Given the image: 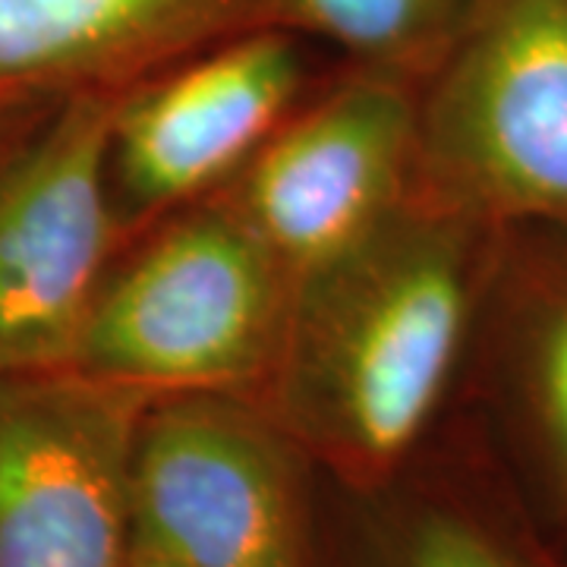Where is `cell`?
<instances>
[{
    "instance_id": "obj_1",
    "label": "cell",
    "mask_w": 567,
    "mask_h": 567,
    "mask_svg": "<svg viewBox=\"0 0 567 567\" xmlns=\"http://www.w3.org/2000/svg\"><path fill=\"white\" fill-rule=\"evenodd\" d=\"M470 224L410 199L297 281L268 410L360 492L394 480L445 398L470 312Z\"/></svg>"
},
{
    "instance_id": "obj_2",
    "label": "cell",
    "mask_w": 567,
    "mask_h": 567,
    "mask_svg": "<svg viewBox=\"0 0 567 567\" xmlns=\"http://www.w3.org/2000/svg\"><path fill=\"white\" fill-rule=\"evenodd\" d=\"M297 278L227 203L167 227L92 306L76 369L155 394L268 382Z\"/></svg>"
},
{
    "instance_id": "obj_3",
    "label": "cell",
    "mask_w": 567,
    "mask_h": 567,
    "mask_svg": "<svg viewBox=\"0 0 567 567\" xmlns=\"http://www.w3.org/2000/svg\"><path fill=\"white\" fill-rule=\"evenodd\" d=\"M416 186L466 221H567V0H492L420 102Z\"/></svg>"
},
{
    "instance_id": "obj_4",
    "label": "cell",
    "mask_w": 567,
    "mask_h": 567,
    "mask_svg": "<svg viewBox=\"0 0 567 567\" xmlns=\"http://www.w3.org/2000/svg\"><path fill=\"white\" fill-rule=\"evenodd\" d=\"M133 548L174 567H319L306 451L244 391L158 394L130 473Z\"/></svg>"
},
{
    "instance_id": "obj_5",
    "label": "cell",
    "mask_w": 567,
    "mask_h": 567,
    "mask_svg": "<svg viewBox=\"0 0 567 567\" xmlns=\"http://www.w3.org/2000/svg\"><path fill=\"white\" fill-rule=\"evenodd\" d=\"M155 391L44 369L0 375V567L130 565V473Z\"/></svg>"
},
{
    "instance_id": "obj_6",
    "label": "cell",
    "mask_w": 567,
    "mask_h": 567,
    "mask_svg": "<svg viewBox=\"0 0 567 567\" xmlns=\"http://www.w3.org/2000/svg\"><path fill=\"white\" fill-rule=\"evenodd\" d=\"M117 102L82 89L0 171V375L76 365L114 240Z\"/></svg>"
},
{
    "instance_id": "obj_7",
    "label": "cell",
    "mask_w": 567,
    "mask_h": 567,
    "mask_svg": "<svg viewBox=\"0 0 567 567\" xmlns=\"http://www.w3.org/2000/svg\"><path fill=\"white\" fill-rule=\"evenodd\" d=\"M416 152L420 102L406 76L365 66L265 140L240 167L230 205L300 281L413 199Z\"/></svg>"
},
{
    "instance_id": "obj_8",
    "label": "cell",
    "mask_w": 567,
    "mask_h": 567,
    "mask_svg": "<svg viewBox=\"0 0 567 567\" xmlns=\"http://www.w3.org/2000/svg\"><path fill=\"white\" fill-rule=\"evenodd\" d=\"M303 80L281 32H259L126 95L114 111L111 183L133 215L189 203L240 171L278 130Z\"/></svg>"
},
{
    "instance_id": "obj_9",
    "label": "cell",
    "mask_w": 567,
    "mask_h": 567,
    "mask_svg": "<svg viewBox=\"0 0 567 567\" xmlns=\"http://www.w3.org/2000/svg\"><path fill=\"white\" fill-rule=\"evenodd\" d=\"M268 0H0V85L107 82L152 66Z\"/></svg>"
},
{
    "instance_id": "obj_10",
    "label": "cell",
    "mask_w": 567,
    "mask_h": 567,
    "mask_svg": "<svg viewBox=\"0 0 567 567\" xmlns=\"http://www.w3.org/2000/svg\"><path fill=\"white\" fill-rule=\"evenodd\" d=\"M268 17L341 44L372 70L404 73L445 61L486 10L483 0H268Z\"/></svg>"
},
{
    "instance_id": "obj_11",
    "label": "cell",
    "mask_w": 567,
    "mask_h": 567,
    "mask_svg": "<svg viewBox=\"0 0 567 567\" xmlns=\"http://www.w3.org/2000/svg\"><path fill=\"white\" fill-rule=\"evenodd\" d=\"M385 567H524L483 524L451 507H420L388 551Z\"/></svg>"
},
{
    "instance_id": "obj_12",
    "label": "cell",
    "mask_w": 567,
    "mask_h": 567,
    "mask_svg": "<svg viewBox=\"0 0 567 567\" xmlns=\"http://www.w3.org/2000/svg\"><path fill=\"white\" fill-rule=\"evenodd\" d=\"M539 410L555 461L567 476V309L548 331L539 357Z\"/></svg>"
},
{
    "instance_id": "obj_13",
    "label": "cell",
    "mask_w": 567,
    "mask_h": 567,
    "mask_svg": "<svg viewBox=\"0 0 567 567\" xmlns=\"http://www.w3.org/2000/svg\"><path fill=\"white\" fill-rule=\"evenodd\" d=\"M25 95H29V89L0 85V158L7 155V142H10V133H13V121H17L20 107L25 104ZM0 171H3V164H0Z\"/></svg>"
},
{
    "instance_id": "obj_14",
    "label": "cell",
    "mask_w": 567,
    "mask_h": 567,
    "mask_svg": "<svg viewBox=\"0 0 567 567\" xmlns=\"http://www.w3.org/2000/svg\"><path fill=\"white\" fill-rule=\"evenodd\" d=\"M126 567H174V565L158 561V558H152V555H142V551H130V565Z\"/></svg>"
}]
</instances>
